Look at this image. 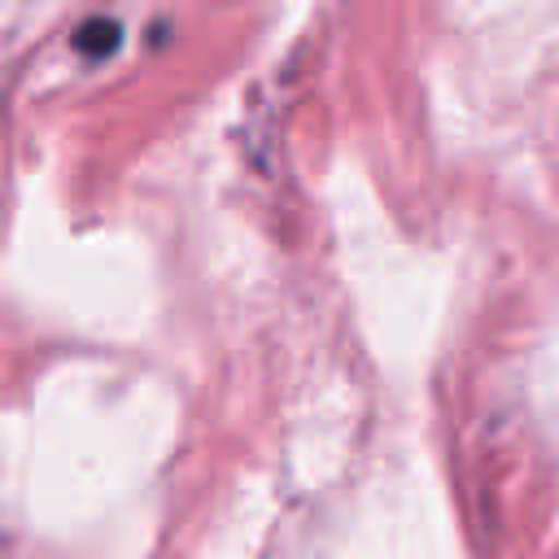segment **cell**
I'll return each instance as SVG.
<instances>
[{
	"label": "cell",
	"instance_id": "cell-1",
	"mask_svg": "<svg viewBox=\"0 0 559 559\" xmlns=\"http://www.w3.org/2000/svg\"><path fill=\"white\" fill-rule=\"evenodd\" d=\"M118 39H122V26H118V22H109V17H92V22L74 35V48L87 52V57H109V52L118 48Z\"/></svg>",
	"mask_w": 559,
	"mask_h": 559
}]
</instances>
